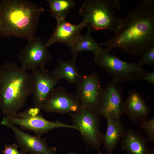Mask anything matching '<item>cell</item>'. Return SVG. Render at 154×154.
Listing matches in <instances>:
<instances>
[{
  "mask_svg": "<svg viewBox=\"0 0 154 154\" xmlns=\"http://www.w3.org/2000/svg\"><path fill=\"white\" fill-rule=\"evenodd\" d=\"M115 35L104 44L109 51L122 49L126 53L141 55L154 46V0H142L121 19Z\"/></svg>",
  "mask_w": 154,
  "mask_h": 154,
  "instance_id": "1",
  "label": "cell"
},
{
  "mask_svg": "<svg viewBox=\"0 0 154 154\" xmlns=\"http://www.w3.org/2000/svg\"><path fill=\"white\" fill-rule=\"evenodd\" d=\"M42 7L27 0H0V38L35 36Z\"/></svg>",
  "mask_w": 154,
  "mask_h": 154,
  "instance_id": "2",
  "label": "cell"
},
{
  "mask_svg": "<svg viewBox=\"0 0 154 154\" xmlns=\"http://www.w3.org/2000/svg\"><path fill=\"white\" fill-rule=\"evenodd\" d=\"M31 75L15 63L6 62L0 67V109L6 116L14 114L24 107L33 94Z\"/></svg>",
  "mask_w": 154,
  "mask_h": 154,
  "instance_id": "3",
  "label": "cell"
},
{
  "mask_svg": "<svg viewBox=\"0 0 154 154\" xmlns=\"http://www.w3.org/2000/svg\"><path fill=\"white\" fill-rule=\"evenodd\" d=\"M78 13L91 31L105 29L115 33L120 24L121 18L116 15L110 0H86Z\"/></svg>",
  "mask_w": 154,
  "mask_h": 154,
  "instance_id": "4",
  "label": "cell"
},
{
  "mask_svg": "<svg viewBox=\"0 0 154 154\" xmlns=\"http://www.w3.org/2000/svg\"><path fill=\"white\" fill-rule=\"evenodd\" d=\"M102 49L95 55L94 60L100 68L106 70L112 80L119 83L124 81L142 80L147 71L138 63L123 61L115 55Z\"/></svg>",
  "mask_w": 154,
  "mask_h": 154,
  "instance_id": "5",
  "label": "cell"
},
{
  "mask_svg": "<svg viewBox=\"0 0 154 154\" xmlns=\"http://www.w3.org/2000/svg\"><path fill=\"white\" fill-rule=\"evenodd\" d=\"M40 109L29 107L25 111L6 116L7 120L14 125H18L24 130L33 131L35 135L40 136L53 129L59 127L73 129L79 131L74 125H69L59 121L52 122L46 120L41 114Z\"/></svg>",
  "mask_w": 154,
  "mask_h": 154,
  "instance_id": "6",
  "label": "cell"
},
{
  "mask_svg": "<svg viewBox=\"0 0 154 154\" xmlns=\"http://www.w3.org/2000/svg\"><path fill=\"white\" fill-rule=\"evenodd\" d=\"M70 114L71 121L79 128L86 144L99 149L103 142L104 135L100 129V120L98 113L82 107L78 111Z\"/></svg>",
  "mask_w": 154,
  "mask_h": 154,
  "instance_id": "7",
  "label": "cell"
},
{
  "mask_svg": "<svg viewBox=\"0 0 154 154\" xmlns=\"http://www.w3.org/2000/svg\"><path fill=\"white\" fill-rule=\"evenodd\" d=\"M74 96L82 107L98 113L100 102L104 90L98 73L81 76Z\"/></svg>",
  "mask_w": 154,
  "mask_h": 154,
  "instance_id": "8",
  "label": "cell"
},
{
  "mask_svg": "<svg viewBox=\"0 0 154 154\" xmlns=\"http://www.w3.org/2000/svg\"><path fill=\"white\" fill-rule=\"evenodd\" d=\"M47 48L40 38L34 37L29 40L18 56L21 67L25 70L44 68L53 59Z\"/></svg>",
  "mask_w": 154,
  "mask_h": 154,
  "instance_id": "9",
  "label": "cell"
},
{
  "mask_svg": "<svg viewBox=\"0 0 154 154\" xmlns=\"http://www.w3.org/2000/svg\"><path fill=\"white\" fill-rule=\"evenodd\" d=\"M122 88L119 83L112 80L106 84L100 103L98 113L106 119H120L124 114Z\"/></svg>",
  "mask_w": 154,
  "mask_h": 154,
  "instance_id": "10",
  "label": "cell"
},
{
  "mask_svg": "<svg viewBox=\"0 0 154 154\" xmlns=\"http://www.w3.org/2000/svg\"><path fill=\"white\" fill-rule=\"evenodd\" d=\"M82 108L74 95L60 86L51 91L44 100L41 109L48 113L64 114L75 112Z\"/></svg>",
  "mask_w": 154,
  "mask_h": 154,
  "instance_id": "11",
  "label": "cell"
},
{
  "mask_svg": "<svg viewBox=\"0 0 154 154\" xmlns=\"http://www.w3.org/2000/svg\"><path fill=\"white\" fill-rule=\"evenodd\" d=\"M1 124L11 129L21 151L25 154H56V148L48 145L45 138L24 132L9 122L5 116Z\"/></svg>",
  "mask_w": 154,
  "mask_h": 154,
  "instance_id": "12",
  "label": "cell"
},
{
  "mask_svg": "<svg viewBox=\"0 0 154 154\" xmlns=\"http://www.w3.org/2000/svg\"><path fill=\"white\" fill-rule=\"evenodd\" d=\"M57 22L54 33L45 43L47 47L54 43L60 42L71 48L82 36L81 31L87 25L85 19L77 25L72 24L65 20Z\"/></svg>",
  "mask_w": 154,
  "mask_h": 154,
  "instance_id": "13",
  "label": "cell"
},
{
  "mask_svg": "<svg viewBox=\"0 0 154 154\" xmlns=\"http://www.w3.org/2000/svg\"><path fill=\"white\" fill-rule=\"evenodd\" d=\"M31 75L34 86L33 93L34 107L41 109L46 97L59 81L45 68L32 70Z\"/></svg>",
  "mask_w": 154,
  "mask_h": 154,
  "instance_id": "14",
  "label": "cell"
},
{
  "mask_svg": "<svg viewBox=\"0 0 154 154\" xmlns=\"http://www.w3.org/2000/svg\"><path fill=\"white\" fill-rule=\"evenodd\" d=\"M123 110L124 113L134 122L145 120L150 113V109L143 97L134 90L129 91L124 101Z\"/></svg>",
  "mask_w": 154,
  "mask_h": 154,
  "instance_id": "15",
  "label": "cell"
},
{
  "mask_svg": "<svg viewBox=\"0 0 154 154\" xmlns=\"http://www.w3.org/2000/svg\"><path fill=\"white\" fill-rule=\"evenodd\" d=\"M147 141L139 133L129 129L125 131L120 142L126 154H150Z\"/></svg>",
  "mask_w": 154,
  "mask_h": 154,
  "instance_id": "16",
  "label": "cell"
},
{
  "mask_svg": "<svg viewBox=\"0 0 154 154\" xmlns=\"http://www.w3.org/2000/svg\"><path fill=\"white\" fill-rule=\"evenodd\" d=\"M107 128L103 142L108 154H111L120 141L125 131L120 119L106 118Z\"/></svg>",
  "mask_w": 154,
  "mask_h": 154,
  "instance_id": "17",
  "label": "cell"
},
{
  "mask_svg": "<svg viewBox=\"0 0 154 154\" xmlns=\"http://www.w3.org/2000/svg\"><path fill=\"white\" fill-rule=\"evenodd\" d=\"M76 57L72 56L71 59L68 61L58 60L51 73L57 80L64 79L70 84H77L81 75L76 65Z\"/></svg>",
  "mask_w": 154,
  "mask_h": 154,
  "instance_id": "18",
  "label": "cell"
},
{
  "mask_svg": "<svg viewBox=\"0 0 154 154\" xmlns=\"http://www.w3.org/2000/svg\"><path fill=\"white\" fill-rule=\"evenodd\" d=\"M91 31L88 27L87 33L82 35L77 42L71 48L72 56H76L79 53L84 51H89L94 55L103 49L104 43L96 42L91 35Z\"/></svg>",
  "mask_w": 154,
  "mask_h": 154,
  "instance_id": "19",
  "label": "cell"
},
{
  "mask_svg": "<svg viewBox=\"0 0 154 154\" xmlns=\"http://www.w3.org/2000/svg\"><path fill=\"white\" fill-rule=\"evenodd\" d=\"M50 7L49 11L57 22L65 20L75 4L73 0H48Z\"/></svg>",
  "mask_w": 154,
  "mask_h": 154,
  "instance_id": "20",
  "label": "cell"
},
{
  "mask_svg": "<svg viewBox=\"0 0 154 154\" xmlns=\"http://www.w3.org/2000/svg\"><path fill=\"white\" fill-rule=\"evenodd\" d=\"M141 127L145 131L147 136V140L154 142V117L149 120L143 121Z\"/></svg>",
  "mask_w": 154,
  "mask_h": 154,
  "instance_id": "21",
  "label": "cell"
},
{
  "mask_svg": "<svg viewBox=\"0 0 154 154\" xmlns=\"http://www.w3.org/2000/svg\"><path fill=\"white\" fill-rule=\"evenodd\" d=\"M138 63L142 66L145 65L154 66V46L140 55Z\"/></svg>",
  "mask_w": 154,
  "mask_h": 154,
  "instance_id": "22",
  "label": "cell"
},
{
  "mask_svg": "<svg viewBox=\"0 0 154 154\" xmlns=\"http://www.w3.org/2000/svg\"><path fill=\"white\" fill-rule=\"evenodd\" d=\"M5 148L2 150L4 154H25L23 152L18 150V145L15 143L9 145L5 144Z\"/></svg>",
  "mask_w": 154,
  "mask_h": 154,
  "instance_id": "23",
  "label": "cell"
},
{
  "mask_svg": "<svg viewBox=\"0 0 154 154\" xmlns=\"http://www.w3.org/2000/svg\"><path fill=\"white\" fill-rule=\"evenodd\" d=\"M144 80L150 84L154 85V70L151 72L147 71L143 78Z\"/></svg>",
  "mask_w": 154,
  "mask_h": 154,
  "instance_id": "24",
  "label": "cell"
},
{
  "mask_svg": "<svg viewBox=\"0 0 154 154\" xmlns=\"http://www.w3.org/2000/svg\"><path fill=\"white\" fill-rule=\"evenodd\" d=\"M112 6L114 9L119 11L121 9V6L119 1L118 0H110Z\"/></svg>",
  "mask_w": 154,
  "mask_h": 154,
  "instance_id": "25",
  "label": "cell"
},
{
  "mask_svg": "<svg viewBox=\"0 0 154 154\" xmlns=\"http://www.w3.org/2000/svg\"><path fill=\"white\" fill-rule=\"evenodd\" d=\"M150 154H154V148H153L150 151Z\"/></svg>",
  "mask_w": 154,
  "mask_h": 154,
  "instance_id": "26",
  "label": "cell"
},
{
  "mask_svg": "<svg viewBox=\"0 0 154 154\" xmlns=\"http://www.w3.org/2000/svg\"><path fill=\"white\" fill-rule=\"evenodd\" d=\"M66 154H76L73 151H70L66 153Z\"/></svg>",
  "mask_w": 154,
  "mask_h": 154,
  "instance_id": "27",
  "label": "cell"
},
{
  "mask_svg": "<svg viewBox=\"0 0 154 154\" xmlns=\"http://www.w3.org/2000/svg\"><path fill=\"white\" fill-rule=\"evenodd\" d=\"M97 154H104L103 153L99 150H98V152Z\"/></svg>",
  "mask_w": 154,
  "mask_h": 154,
  "instance_id": "28",
  "label": "cell"
},
{
  "mask_svg": "<svg viewBox=\"0 0 154 154\" xmlns=\"http://www.w3.org/2000/svg\"><path fill=\"white\" fill-rule=\"evenodd\" d=\"M0 151H2V150H1L0 149Z\"/></svg>",
  "mask_w": 154,
  "mask_h": 154,
  "instance_id": "29",
  "label": "cell"
}]
</instances>
